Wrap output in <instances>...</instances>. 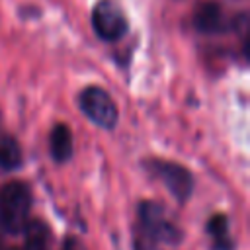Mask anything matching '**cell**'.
Segmentation results:
<instances>
[{
	"instance_id": "cell-1",
	"label": "cell",
	"mask_w": 250,
	"mask_h": 250,
	"mask_svg": "<svg viewBox=\"0 0 250 250\" xmlns=\"http://www.w3.org/2000/svg\"><path fill=\"white\" fill-rule=\"evenodd\" d=\"M31 191L23 182H10L0 189V225L8 232H21L29 221Z\"/></svg>"
},
{
	"instance_id": "cell-2",
	"label": "cell",
	"mask_w": 250,
	"mask_h": 250,
	"mask_svg": "<svg viewBox=\"0 0 250 250\" xmlns=\"http://www.w3.org/2000/svg\"><path fill=\"white\" fill-rule=\"evenodd\" d=\"M78 105L84 115L102 129H113L117 123V105L113 98L100 86H88L78 96Z\"/></svg>"
},
{
	"instance_id": "cell-3",
	"label": "cell",
	"mask_w": 250,
	"mask_h": 250,
	"mask_svg": "<svg viewBox=\"0 0 250 250\" xmlns=\"http://www.w3.org/2000/svg\"><path fill=\"white\" fill-rule=\"evenodd\" d=\"M139 217H141V225H143V234L156 240L158 244L160 242L178 244L182 240V230L164 217V209L158 203L141 201Z\"/></svg>"
},
{
	"instance_id": "cell-4",
	"label": "cell",
	"mask_w": 250,
	"mask_h": 250,
	"mask_svg": "<svg viewBox=\"0 0 250 250\" xmlns=\"http://www.w3.org/2000/svg\"><path fill=\"white\" fill-rule=\"evenodd\" d=\"M92 27L104 41H117L121 39L127 29V18L117 2L113 0H100L92 10Z\"/></svg>"
},
{
	"instance_id": "cell-5",
	"label": "cell",
	"mask_w": 250,
	"mask_h": 250,
	"mask_svg": "<svg viewBox=\"0 0 250 250\" xmlns=\"http://www.w3.org/2000/svg\"><path fill=\"white\" fill-rule=\"evenodd\" d=\"M148 170L166 186V189L178 199V201H188L193 189V176L191 172L178 164V162H170V160H150Z\"/></svg>"
},
{
	"instance_id": "cell-6",
	"label": "cell",
	"mask_w": 250,
	"mask_h": 250,
	"mask_svg": "<svg viewBox=\"0 0 250 250\" xmlns=\"http://www.w3.org/2000/svg\"><path fill=\"white\" fill-rule=\"evenodd\" d=\"M193 25L197 31L207 33V35H215V33H223V31L230 29V21H229L223 6L213 0H205V2L197 4L195 12H193Z\"/></svg>"
},
{
	"instance_id": "cell-7",
	"label": "cell",
	"mask_w": 250,
	"mask_h": 250,
	"mask_svg": "<svg viewBox=\"0 0 250 250\" xmlns=\"http://www.w3.org/2000/svg\"><path fill=\"white\" fill-rule=\"evenodd\" d=\"M49 150L57 162H66L72 156V133L68 125L57 123L49 135Z\"/></svg>"
},
{
	"instance_id": "cell-8",
	"label": "cell",
	"mask_w": 250,
	"mask_h": 250,
	"mask_svg": "<svg viewBox=\"0 0 250 250\" xmlns=\"http://www.w3.org/2000/svg\"><path fill=\"white\" fill-rule=\"evenodd\" d=\"M207 232L213 236L215 250H232V240L229 236V219L223 213H217L207 223Z\"/></svg>"
},
{
	"instance_id": "cell-9",
	"label": "cell",
	"mask_w": 250,
	"mask_h": 250,
	"mask_svg": "<svg viewBox=\"0 0 250 250\" xmlns=\"http://www.w3.org/2000/svg\"><path fill=\"white\" fill-rule=\"evenodd\" d=\"M21 164V148L18 141L6 133H0V168L14 170Z\"/></svg>"
},
{
	"instance_id": "cell-10",
	"label": "cell",
	"mask_w": 250,
	"mask_h": 250,
	"mask_svg": "<svg viewBox=\"0 0 250 250\" xmlns=\"http://www.w3.org/2000/svg\"><path fill=\"white\" fill-rule=\"evenodd\" d=\"M21 232L25 234V250H45L49 238V227L43 221L39 219L27 221Z\"/></svg>"
},
{
	"instance_id": "cell-11",
	"label": "cell",
	"mask_w": 250,
	"mask_h": 250,
	"mask_svg": "<svg viewBox=\"0 0 250 250\" xmlns=\"http://www.w3.org/2000/svg\"><path fill=\"white\" fill-rule=\"evenodd\" d=\"M135 250H162V248L156 240L148 238L146 234H141L135 238Z\"/></svg>"
}]
</instances>
